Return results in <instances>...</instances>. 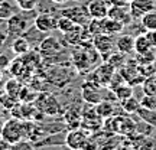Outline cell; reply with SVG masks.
Segmentation results:
<instances>
[{
  "label": "cell",
  "instance_id": "25",
  "mask_svg": "<svg viewBox=\"0 0 156 150\" xmlns=\"http://www.w3.org/2000/svg\"><path fill=\"white\" fill-rule=\"evenodd\" d=\"M140 22L146 30H156V9L145 13L140 17Z\"/></svg>",
  "mask_w": 156,
  "mask_h": 150
},
{
  "label": "cell",
  "instance_id": "8",
  "mask_svg": "<svg viewBox=\"0 0 156 150\" xmlns=\"http://www.w3.org/2000/svg\"><path fill=\"white\" fill-rule=\"evenodd\" d=\"M110 3L107 0H90L87 3V10L91 19H104L108 15Z\"/></svg>",
  "mask_w": 156,
  "mask_h": 150
},
{
  "label": "cell",
  "instance_id": "30",
  "mask_svg": "<svg viewBox=\"0 0 156 150\" xmlns=\"http://www.w3.org/2000/svg\"><path fill=\"white\" fill-rule=\"evenodd\" d=\"M137 69H139L140 75L143 78H149L156 72V67L153 65V62H152V64H139V65H137Z\"/></svg>",
  "mask_w": 156,
  "mask_h": 150
},
{
  "label": "cell",
  "instance_id": "43",
  "mask_svg": "<svg viewBox=\"0 0 156 150\" xmlns=\"http://www.w3.org/2000/svg\"><path fill=\"white\" fill-rule=\"evenodd\" d=\"M0 2H5V0H0Z\"/></svg>",
  "mask_w": 156,
  "mask_h": 150
},
{
  "label": "cell",
  "instance_id": "16",
  "mask_svg": "<svg viewBox=\"0 0 156 150\" xmlns=\"http://www.w3.org/2000/svg\"><path fill=\"white\" fill-rule=\"evenodd\" d=\"M124 30V25L119 20H114L112 17H104L103 19V33L107 35H119Z\"/></svg>",
  "mask_w": 156,
  "mask_h": 150
},
{
  "label": "cell",
  "instance_id": "24",
  "mask_svg": "<svg viewBox=\"0 0 156 150\" xmlns=\"http://www.w3.org/2000/svg\"><path fill=\"white\" fill-rule=\"evenodd\" d=\"M113 91H114L116 98L119 101H123V100H126V98H129V97H132V95H133V87H132L130 84H127V82L120 84V85H119L117 88H114Z\"/></svg>",
  "mask_w": 156,
  "mask_h": 150
},
{
  "label": "cell",
  "instance_id": "4",
  "mask_svg": "<svg viewBox=\"0 0 156 150\" xmlns=\"http://www.w3.org/2000/svg\"><path fill=\"white\" fill-rule=\"evenodd\" d=\"M93 46H94V49L101 56H107L108 58V55L113 52V48H114V40H113L112 35H107V33L94 35V38H93Z\"/></svg>",
  "mask_w": 156,
  "mask_h": 150
},
{
  "label": "cell",
  "instance_id": "14",
  "mask_svg": "<svg viewBox=\"0 0 156 150\" xmlns=\"http://www.w3.org/2000/svg\"><path fill=\"white\" fill-rule=\"evenodd\" d=\"M116 48L119 52H122L124 55H127L134 51V38L130 33L120 35L116 40Z\"/></svg>",
  "mask_w": 156,
  "mask_h": 150
},
{
  "label": "cell",
  "instance_id": "35",
  "mask_svg": "<svg viewBox=\"0 0 156 150\" xmlns=\"http://www.w3.org/2000/svg\"><path fill=\"white\" fill-rule=\"evenodd\" d=\"M32 147H34L32 143L23 141V140H20V141H17V143H15V145L10 146V149H32Z\"/></svg>",
  "mask_w": 156,
  "mask_h": 150
},
{
  "label": "cell",
  "instance_id": "26",
  "mask_svg": "<svg viewBox=\"0 0 156 150\" xmlns=\"http://www.w3.org/2000/svg\"><path fill=\"white\" fill-rule=\"evenodd\" d=\"M107 62L112 65L113 68L116 69H122L124 65H126V58H124V54L122 52H116V54H110L108 58H107Z\"/></svg>",
  "mask_w": 156,
  "mask_h": 150
},
{
  "label": "cell",
  "instance_id": "33",
  "mask_svg": "<svg viewBox=\"0 0 156 150\" xmlns=\"http://www.w3.org/2000/svg\"><path fill=\"white\" fill-rule=\"evenodd\" d=\"M36 2L38 0H16L17 6L23 12H32L35 9V6H36Z\"/></svg>",
  "mask_w": 156,
  "mask_h": 150
},
{
  "label": "cell",
  "instance_id": "3",
  "mask_svg": "<svg viewBox=\"0 0 156 150\" xmlns=\"http://www.w3.org/2000/svg\"><path fill=\"white\" fill-rule=\"evenodd\" d=\"M35 107L36 110L42 111L44 114L48 116H56L59 113V104L54 95L49 94H41L35 101Z\"/></svg>",
  "mask_w": 156,
  "mask_h": 150
},
{
  "label": "cell",
  "instance_id": "9",
  "mask_svg": "<svg viewBox=\"0 0 156 150\" xmlns=\"http://www.w3.org/2000/svg\"><path fill=\"white\" fill-rule=\"evenodd\" d=\"M34 23L39 30H42L44 33H46V32H51V30L56 29L58 19L54 15H51V13H41V15H38L35 17Z\"/></svg>",
  "mask_w": 156,
  "mask_h": 150
},
{
  "label": "cell",
  "instance_id": "12",
  "mask_svg": "<svg viewBox=\"0 0 156 150\" xmlns=\"http://www.w3.org/2000/svg\"><path fill=\"white\" fill-rule=\"evenodd\" d=\"M83 98L84 101H87L88 104H97L103 100V95L98 91V85H95L93 82H85L83 85Z\"/></svg>",
  "mask_w": 156,
  "mask_h": 150
},
{
  "label": "cell",
  "instance_id": "5",
  "mask_svg": "<svg viewBox=\"0 0 156 150\" xmlns=\"http://www.w3.org/2000/svg\"><path fill=\"white\" fill-rule=\"evenodd\" d=\"M116 71H117L116 68H113L108 62H106V64L100 65L94 71V74H93V79L94 81H90V82L95 84L98 87H106V85L110 84V79H112L113 74L116 72Z\"/></svg>",
  "mask_w": 156,
  "mask_h": 150
},
{
  "label": "cell",
  "instance_id": "29",
  "mask_svg": "<svg viewBox=\"0 0 156 150\" xmlns=\"http://www.w3.org/2000/svg\"><path fill=\"white\" fill-rule=\"evenodd\" d=\"M143 92L146 95H155L156 97V79L153 77L146 78L143 81Z\"/></svg>",
  "mask_w": 156,
  "mask_h": 150
},
{
  "label": "cell",
  "instance_id": "2",
  "mask_svg": "<svg viewBox=\"0 0 156 150\" xmlns=\"http://www.w3.org/2000/svg\"><path fill=\"white\" fill-rule=\"evenodd\" d=\"M65 146L69 147V149H75V150L91 147L88 134L85 133V131H83V130H77V128L71 130L65 136Z\"/></svg>",
  "mask_w": 156,
  "mask_h": 150
},
{
  "label": "cell",
  "instance_id": "6",
  "mask_svg": "<svg viewBox=\"0 0 156 150\" xmlns=\"http://www.w3.org/2000/svg\"><path fill=\"white\" fill-rule=\"evenodd\" d=\"M129 7L133 20H139L145 13L156 9V0H132Z\"/></svg>",
  "mask_w": 156,
  "mask_h": 150
},
{
  "label": "cell",
  "instance_id": "34",
  "mask_svg": "<svg viewBox=\"0 0 156 150\" xmlns=\"http://www.w3.org/2000/svg\"><path fill=\"white\" fill-rule=\"evenodd\" d=\"M140 106L146 107V108H152V110H156V97L155 95H146L140 100Z\"/></svg>",
  "mask_w": 156,
  "mask_h": 150
},
{
  "label": "cell",
  "instance_id": "40",
  "mask_svg": "<svg viewBox=\"0 0 156 150\" xmlns=\"http://www.w3.org/2000/svg\"><path fill=\"white\" fill-rule=\"evenodd\" d=\"M51 2H54V3H56V5H62V3H65V2H68V0H51Z\"/></svg>",
  "mask_w": 156,
  "mask_h": 150
},
{
  "label": "cell",
  "instance_id": "37",
  "mask_svg": "<svg viewBox=\"0 0 156 150\" xmlns=\"http://www.w3.org/2000/svg\"><path fill=\"white\" fill-rule=\"evenodd\" d=\"M107 2L110 3V6H129L130 5L127 0H107Z\"/></svg>",
  "mask_w": 156,
  "mask_h": 150
},
{
  "label": "cell",
  "instance_id": "32",
  "mask_svg": "<svg viewBox=\"0 0 156 150\" xmlns=\"http://www.w3.org/2000/svg\"><path fill=\"white\" fill-rule=\"evenodd\" d=\"M6 92L10 95V97L16 98L17 92H20V85L17 84V81L12 79V81H9V82L6 84Z\"/></svg>",
  "mask_w": 156,
  "mask_h": 150
},
{
  "label": "cell",
  "instance_id": "18",
  "mask_svg": "<svg viewBox=\"0 0 156 150\" xmlns=\"http://www.w3.org/2000/svg\"><path fill=\"white\" fill-rule=\"evenodd\" d=\"M65 39L68 44L71 45H80L83 42V35H84V28L83 25H75V28L71 29L69 32H65Z\"/></svg>",
  "mask_w": 156,
  "mask_h": 150
},
{
  "label": "cell",
  "instance_id": "19",
  "mask_svg": "<svg viewBox=\"0 0 156 150\" xmlns=\"http://www.w3.org/2000/svg\"><path fill=\"white\" fill-rule=\"evenodd\" d=\"M25 134L26 140H39L44 136V128H41L32 121H25Z\"/></svg>",
  "mask_w": 156,
  "mask_h": 150
},
{
  "label": "cell",
  "instance_id": "39",
  "mask_svg": "<svg viewBox=\"0 0 156 150\" xmlns=\"http://www.w3.org/2000/svg\"><path fill=\"white\" fill-rule=\"evenodd\" d=\"M5 40H6V35H2V33H0V46L5 44Z\"/></svg>",
  "mask_w": 156,
  "mask_h": 150
},
{
  "label": "cell",
  "instance_id": "7",
  "mask_svg": "<svg viewBox=\"0 0 156 150\" xmlns=\"http://www.w3.org/2000/svg\"><path fill=\"white\" fill-rule=\"evenodd\" d=\"M62 16L69 17L73 22L78 23V25H88L90 22V15L88 10H87V6L83 7V6H74V7H69V9H64L61 13Z\"/></svg>",
  "mask_w": 156,
  "mask_h": 150
},
{
  "label": "cell",
  "instance_id": "36",
  "mask_svg": "<svg viewBox=\"0 0 156 150\" xmlns=\"http://www.w3.org/2000/svg\"><path fill=\"white\" fill-rule=\"evenodd\" d=\"M146 38L149 40L152 48H156V30H146Z\"/></svg>",
  "mask_w": 156,
  "mask_h": 150
},
{
  "label": "cell",
  "instance_id": "20",
  "mask_svg": "<svg viewBox=\"0 0 156 150\" xmlns=\"http://www.w3.org/2000/svg\"><path fill=\"white\" fill-rule=\"evenodd\" d=\"M134 116H137L140 120H143V121L149 123L151 126L156 128V110H152V108H146V107H142L137 110V113L134 114Z\"/></svg>",
  "mask_w": 156,
  "mask_h": 150
},
{
  "label": "cell",
  "instance_id": "21",
  "mask_svg": "<svg viewBox=\"0 0 156 150\" xmlns=\"http://www.w3.org/2000/svg\"><path fill=\"white\" fill-rule=\"evenodd\" d=\"M30 49V44H29L23 36H19L13 40V45H12V51L16 54V55H26Z\"/></svg>",
  "mask_w": 156,
  "mask_h": 150
},
{
  "label": "cell",
  "instance_id": "10",
  "mask_svg": "<svg viewBox=\"0 0 156 150\" xmlns=\"http://www.w3.org/2000/svg\"><path fill=\"white\" fill-rule=\"evenodd\" d=\"M107 16L114 19V20L122 22L124 26L133 20V17L130 15V7L129 6H110Z\"/></svg>",
  "mask_w": 156,
  "mask_h": 150
},
{
  "label": "cell",
  "instance_id": "41",
  "mask_svg": "<svg viewBox=\"0 0 156 150\" xmlns=\"http://www.w3.org/2000/svg\"><path fill=\"white\" fill-rule=\"evenodd\" d=\"M5 111H6V108H5V107H3V104L0 103V117L3 116V113H5Z\"/></svg>",
  "mask_w": 156,
  "mask_h": 150
},
{
  "label": "cell",
  "instance_id": "11",
  "mask_svg": "<svg viewBox=\"0 0 156 150\" xmlns=\"http://www.w3.org/2000/svg\"><path fill=\"white\" fill-rule=\"evenodd\" d=\"M7 22H9V25H7L9 35L19 36V35H23V32L28 29V19L22 17L20 15H17V13H15Z\"/></svg>",
  "mask_w": 156,
  "mask_h": 150
},
{
  "label": "cell",
  "instance_id": "28",
  "mask_svg": "<svg viewBox=\"0 0 156 150\" xmlns=\"http://www.w3.org/2000/svg\"><path fill=\"white\" fill-rule=\"evenodd\" d=\"M75 25H78V23L73 22V20H71L69 17H67V16H62V17L58 19V25H56V28L59 29L62 33H65V32H69L71 29L75 28Z\"/></svg>",
  "mask_w": 156,
  "mask_h": 150
},
{
  "label": "cell",
  "instance_id": "15",
  "mask_svg": "<svg viewBox=\"0 0 156 150\" xmlns=\"http://www.w3.org/2000/svg\"><path fill=\"white\" fill-rule=\"evenodd\" d=\"M116 126H117V133L130 136L136 131V123L130 118V117H116Z\"/></svg>",
  "mask_w": 156,
  "mask_h": 150
},
{
  "label": "cell",
  "instance_id": "31",
  "mask_svg": "<svg viewBox=\"0 0 156 150\" xmlns=\"http://www.w3.org/2000/svg\"><path fill=\"white\" fill-rule=\"evenodd\" d=\"M156 59V55L155 52H153V49L147 51V52H145V54H137V64H152V62H155Z\"/></svg>",
  "mask_w": 156,
  "mask_h": 150
},
{
  "label": "cell",
  "instance_id": "17",
  "mask_svg": "<svg viewBox=\"0 0 156 150\" xmlns=\"http://www.w3.org/2000/svg\"><path fill=\"white\" fill-rule=\"evenodd\" d=\"M94 110L101 118H108V117L114 116V106L108 100H101L100 103H97L94 106Z\"/></svg>",
  "mask_w": 156,
  "mask_h": 150
},
{
  "label": "cell",
  "instance_id": "42",
  "mask_svg": "<svg viewBox=\"0 0 156 150\" xmlns=\"http://www.w3.org/2000/svg\"><path fill=\"white\" fill-rule=\"evenodd\" d=\"M127 2H129V3H130V2H132V0H127Z\"/></svg>",
  "mask_w": 156,
  "mask_h": 150
},
{
  "label": "cell",
  "instance_id": "27",
  "mask_svg": "<svg viewBox=\"0 0 156 150\" xmlns=\"http://www.w3.org/2000/svg\"><path fill=\"white\" fill-rule=\"evenodd\" d=\"M15 13H16V12L13 10L10 2H7V0L0 2V20H9Z\"/></svg>",
  "mask_w": 156,
  "mask_h": 150
},
{
  "label": "cell",
  "instance_id": "38",
  "mask_svg": "<svg viewBox=\"0 0 156 150\" xmlns=\"http://www.w3.org/2000/svg\"><path fill=\"white\" fill-rule=\"evenodd\" d=\"M10 146H12L10 143H7V141L0 136V149H10Z\"/></svg>",
  "mask_w": 156,
  "mask_h": 150
},
{
  "label": "cell",
  "instance_id": "1",
  "mask_svg": "<svg viewBox=\"0 0 156 150\" xmlns=\"http://www.w3.org/2000/svg\"><path fill=\"white\" fill-rule=\"evenodd\" d=\"M0 136L10 145H15L20 140H26L25 134V121L19 120L17 117H13L10 120L3 123V127L0 131Z\"/></svg>",
  "mask_w": 156,
  "mask_h": 150
},
{
  "label": "cell",
  "instance_id": "23",
  "mask_svg": "<svg viewBox=\"0 0 156 150\" xmlns=\"http://www.w3.org/2000/svg\"><path fill=\"white\" fill-rule=\"evenodd\" d=\"M122 103V108L124 110V111L127 113V114H136L137 113V110L140 108V100H137V98H134L133 95L132 97H129V98H126V100L120 101Z\"/></svg>",
  "mask_w": 156,
  "mask_h": 150
},
{
  "label": "cell",
  "instance_id": "22",
  "mask_svg": "<svg viewBox=\"0 0 156 150\" xmlns=\"http://www.w3.org/2000/svg\"><path fill=\"white\" fill-rule=\"evenodd\" d=\"M151 49H153V48L151 46L145 33H140L134 38V52L136 54H145V52H147Z\"/></svg>",
  "mask_w": 156,
  "mask_h": 150
},
{
  "label": "cell",
  "instance_id": "13",
  "mask_svg": "<svg viewBox=\"0 0 156 150\" xmlns=\"http://www.w3.org/2000/svg\"><path fill=\"white\" fill-rule=\"evenodd\" d=\"M39 51L44 56L55 55L56 52L61 51V44L56 40V38L48 36V38H44V40L39 44Z\"/></svg>",
  "mask_w": 156,
  "mask_h": 150
}]
</instances>
